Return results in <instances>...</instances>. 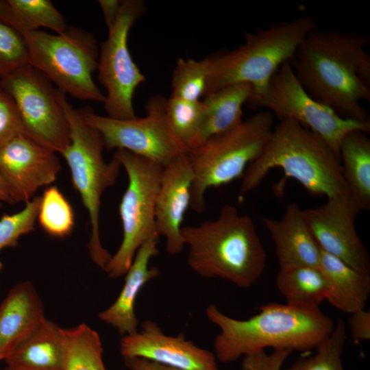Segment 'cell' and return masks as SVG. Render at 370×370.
Returning a JSON list of instances; mask_svg holds the SVG:
<instances>
[{
  "label": "cell",
  "instance_id": "obj_1",
  "mask_svg": "<svg viewBox=\"0 0 370 370\" xmlns=\"http://www.w3.org/2000/svg\"><path fill=\"white\" fill-rule=\"evenodd\" d=\"M368 35L334 29L310 32L289 64L299 83L316 101L343 118L370 122L362 101L370 102Z\"/></svg>",
  "mask_w": 370,
  "mask_h": 370
},
{
  "label": "cell",
  "instance_id": "obj_2",
  "mask_svg": "<svg viewBox=\"0 0 370 370\" xmlns=\"http://www.w3.org/2000/svg\"><path fill=\"white\" fill-rule=\"evenodd\" d=\"M258 309L256 314L239 320L227 316L215 304L207 307V318L220 329L213 347L221 362H232L268 347L308 352L316 349L335 326L319 308L270 303Z\"/></svg>",
  "mask_w": 370,
  "mask_h": 370
},
{
  "label": "cell",
  "instance_id": "obj_3",
  "mask_svg": "<svg viewBox=\"0 0 370 370\" xmlns=\"http://www.w3.org/2000/svg\"><path fill=\"white\" fill-rule=\"evenodd\" d=\"M275 168L312 196L352 195L339 157L319 135L296 121L283 119L274 126L262 153L242 177L241 196L256 189Z\"/></svg>",
  "mask_w": 370,
  "mask_h": 370
},
{
  "label": "cell",
  "instance_id": "obj_4",
  "mask_svg": "<svg viewBox=\"0 0 370 370\" xmlns=\"http://www.w3.org/2000/svg\"><path fill=\"white\" fill-rule=\"evenodd\" d=\"M187 262L203 278H220L241 288L251 286L266 267L267 253L253 219L225 204L214 220L182 226Z\"/></svg>",
  "mask_w": 370,
  "mask_h": 370
},
{
  "label": "cell",
  "instance_id": "obj_5",
  "mask_svg": "<svg viewBox=\"0 0 370 370\" xmlns=\"http://www.w3.org/2000/svg\"><path fill=\"white\" fill-rule=\"evenodd\" d=\"M317 28L312 16L275 23L246 33L245 42L234 49L206 57L208 78L205 96L238 83L252 86L251 97L262 93L276 71L293 59L306 36Z\"/></svg>",
  "mask_w": 370,
  "mask_h": 370
},
{
  "label": "cell",
  "instance_id": "obj_6",
  "mask_svg": "<svg viewBox=\"0 0 370 370\" xmlns=\"http://www.w3.org/2000/svg\"><path fill=\"white\" fill-rule=\"evenodd\" d=\"M58 96L71 129V143L60 154L66 162L73 186L88 214L89 254L92 261L104 269L112 256L103 247L99 236L101 200L104 191L116 183L122 166L114 156L108 162L105 160V144L101 134L84 121L79 110L74 108L58 89Z\"/></svg>",
  "mask_w": 370,
  "mask_h": 370
},
{
  "label": "cell",
  "instance_id": "obj_7",
  "mask_svg": "<svg viewBox=\"0 0 370 370\" xmlns=\"http://www.w3.org/2000/svg\"><path fill=\"white\" fill-rule=\"evenodd\" d=\"M274 117L269 111H260L188 151L193 173L190 207L195 212L205 211L208 188L243 177L268 142L275 126Z\"/></svg>",
  "mask_w": 370,
  "mask_h": 370
},
{
  "label": "cell",
  "instance_id": "obj_8",
  "mask_svg": "<svg viewBox=\"0 0 370 370\" xmlns=\"http://www.w3.org/2000/svg\"><path fill=\"white\" fill-rule=\"evenodd\" d=\"M29 63L65 95L83 101L104 103L105 95L94 82L99 48L95 36L79 27L68 26L60 34L40 29L23 36Z\"/></svg>",
  "mask_w": 370,
  "mask_h": 370
},
{
  "label": "cell",
  "instance_id": "obj_9",
  "mask_svg": "<svg viewBox=\"0 0 370 370\" xmlns=\"http://www.w3.org/2000/svg\"><path fill=\"white\" fill-rule=\"evenodd\" d=\"M113 156L124 167L128 177L119 207L122 242L103 269L110 278L116 279L126 273L140 246L158 235L155 207L163 167L122 149H116Z\"/></svg>",
  "mask_w": 370,
  "mask_h": 370
},
{
  "label": "cell",
  "instance_id": "obj_10",
  "mask_svg": "<svg viewBox=\"0 0 370 370\" xmlns=\"http://www.w3.org/2000/svg\"><path fill=\"white\" fill-rule=\"evenodd\" d=\"M246 104L251 108L268 109L279 120L296 121L319 135L339 157L342 138L349 132H370V122L341 117L306 91L297 79L289 62L283 64L259 95L250 97Z\"/></svg>",
  "mask_w": 370,
  "mask_h": 370
},
{
  "label": "cell",
  "instance_id": "obj_11",
  "mask_svg": "<svg viewBox=\"0 0 370 370\" xmlns=\"http://www.w3.org/2000/svg\"><path fill=\"white\" fill-rule=\"evenodd\" d=\"M166 99L151 97L144 117L116 119L78 109L84 121L102 136L107 149H122L163 166L188 151L173 132L166 114Z\"/></svg>",
  "mask_w": 370,
  "mask_h": 370
},
{
  "label": "cell",
  "instance_id": "obj_12",
  "mask_svg": "<svg viewBox=\"0 0 370 370\" xmlns=\"http://www.w3.org/2000/svg\"><path fill=\"white\" fill-rule=\"evenodd\" d=\"M14 99L27 136L61 153L71 143V129L58 89L42 72L25 64L0 81Z\"/></svg>",
  "mask_w": 370,
  "mask_h": 370
},
{
  "label": "cell",
  "instance_id": "obj_13",
  "mask_svg": "<svg viewBox=\"0 0 370 370\" xmlns=\"http://www.w3.org/2000/svg\"><path fill=\"white\" fill-rule=\"evenodd\" d=\"M145 10L142 0H123L116 21L108 28L106 40L101 43L98 79L107 92L105 110L112 119L136 116L133 97L146 79L131 56L127 39L131 27Z\"/></svg>",
  "mask_w": 370,
  "mask_h": 370
},
{
  "label": "cell",
  "instance_id": "obj_14",
  "mask_svg": "<svg viewBox=\"0 0 370 370\" xmlns=\"http://www.w3.org/2000/svg\"><path fill=\"white\" fill-rule=\"evenodd\" d=\"M360 210L356 199L345 195L327 199L323 204L302 210V215L321 250L360 272L370 274L369 255L355 227Z\"/></svg>",
  "mask_w": 370,
  "mask_h": 370
},
{
  "label": "cell",
  "instance_id": "obj_15",
  "mask_svg": "<svg viewBox=\"0 0 370 370\" xmlns=\"http://www.w3.org/2000/svg\"><path fill=\"white\" fill-rule=\"evenodd\" d=\"M57 153L20 135L0 149V177L12 204L30 201L54 182L62 166Z\"/></svg>",
  "mask_w": 370,
  "mask_h": 370
},
{
  "label": "cell",
  "instance_id": "obj_16",
  "mask_svg": "<svg viewBox=\"0 0 370 370\" xmlns=\"http://www.w3.org/2000/svg\"><path fill=\"white\" fill-rule=\"evenodd\" d=\"M142 328L121 340L123 357H140L180 370H218L214 354L182 334L168 336L151 320L144 321Z\"/></svg>",
  "mask_w": 370,
  "mask_h": 370
},
{
  "label": "cell",
  "instance_id": "obj_17",
  "mask_svg": "<svg viewBox=\"0 0 370 370\" xmlns=\"http://www.w3.org/2000/svg\"><path fill=\"white\" fill-rule=\"evenodd\" d=\"M193 180L192 167L186 154H182L163 166L155 207L156 230L166 238V251L180 253L184 246L182 223L190 206Z\"/></svg>",
  "mask_w": 370,
  "mask_h": 370
},
{
  "label": "cell",
  "instance_id": "obj_18",
  "mask_svg": "<svg viewBox=\"0 0 370 370\" xmlns=\"http://www.w3.org/2000/svg\"><path fill=\"white\" fill-rule=\"evenodd\" d=\"M159 238L152 236L140 246L125 274V282L116 299L98 314L99 319L116 329L121 335L138 331V320L134 310L136 298L142 288L160 273L158 268L149 265L151 258L159 253Z\"/></svg>",
  "mask_w": 370,
  "mask_h": 370
},
{
  "label": "cell",
  "instance_id": "obj_19",
  "mask_svg": "<svg viewBox=\"0 0 370 370\" xmlns=\"http://www.w3.org/2000/svg\"><path fill=\"white\" fill-rule=\"evenodd\" d=\"M271 234L280 269L298 267H318L320 248L310 234L295 202L286 208L280 219L262 218Z\"/></svg>",
  "mask_w": 370,
  "mask_h": 370
},
{
  "label": "cell",
  "instance_id": "obj_20",
  "mask_svg": "<svg viewBox=\"0 0 370 370\" xmlns=\"http://www.w3.org/2000/svg\"><path fill=\"white\" fill-rule=\"evenodd\" d=\"M45 318L38 292L29 282L14 285L0 304V362Z\"/></svg>",
  "mask_w": 370,
  "mask_h": 370
},
{
  "label": "cell",
  "instance_id": "obj_21",
  "mask_svg": "<svg viewBox=\"0 0 370 370\" xmlns=\"http://www.w3.org/2000/svg\"><path fill=\"white\" fill-rule=\"evenodd\" d=\"M62 328L46 317L4 360L10 370H65Z\"/></svg>",
  "mask_w": 370,
  "mask_h": 370
},
{
  "label": "cell",
  "instance_id": "obj_22",
  "mask_svg": "<svg viewBox=\"0 0 370 370\" xmlns=\"http://www.w3.org/2000/svg\"><path fill=\"white\" fill-rule=\"evenodd\" d=\"M319 269L328 284L326 300L352 314L365 309L370 293V274L360 272L320 249Z\"/></svg>",
  "mask_w": 370,
  "mask_h": 370
},
{
  "label": "cell",
  "instance_id": "obj_23",
  "mask_svg": "<svg viewBox=\"0 0 370 370\" xmlns=\"http://www.w3.org/2000/svg\"><path fill=\"white\" fill-rule=\"evenodd\" d=\"M252 92L250 84L238 83L206 95L202 100L203 123L193 149L240 125L243 121V106L251 97Z\"/></svg>",
  "mask_w": 370,
  "mask_h": 370
},
{
  "label": "cell",
  "instance_id": "obj_24",
  "mask_svg": "<svg viewBox=\"0 0 370 370\" xmlns=\"http://www.w3.org/2000/svg\"><path fill=\"white\" fill-rule=\"evenodd\" d=\"M360 130L347 133L339 146L343 174L361 210L370 208V139Z\"/></svg>",
  "mask_w": 370,
  "mask_h": 370
},
{
  "label": "cell",
  "instance_id": "obj_25",
  "mask_svg": "<svg viewBox=\"0 0 370 370\" xmlns=\"http://www.w3.org/2000/svg\"><path fill=\"white\" fill-rule=\"evenodd\" d=\"M276 286L287 304L301 308H319L328 294V282L318 267L280 269Z\"/></svg>",
  "mask_w": 370,
  "mask_h": 370
},
{
  "label": "cell",
  "instance_id": "obj_26",
  "mask_svg": "<svg viewBox=\"0 0 370 370\" xmlns=\"http://www.w3.org/2000/svg\"><path fill=\"white\" fill-rule=\"evenodd\" d=\"M65 342V370H106L98 333L85 323L62 328Z\"/></svg>",
  "mask_w": 370,
  "mask_h": 370
},
{
  "label": "cell",
  "instance_id": "obj_27",
  "mask_svg": "<svg viewBox=\"0 0 370 370\" xmlns=\"http://www.w3.org/2000/svg\"><path fill=\"white\" fill-rule=\"evenodd\" d=\"M37 221L48 234L58 238L69 236L75 226L71 205L55 186L45 189L40 197Z\"/></svg>",
  "mask_w": 370,
  "mask_h": 370
},
{
  "label": "cell",
  "instance_id": "obj_28",
  "mask_svg": "<svg viewBox=\"0 0 370 370\" xmlns=\"http://www.w3.org/2000/svg\"><path fill=\"white\" fill-rule=\"evenodd\" d=\"M166 114L176 138L188 151L193 149L203 123L202 101L171 96L166 101Z\"/></svg>",
  "mask_w": 370,
  "mask_h": 370
},
{
  "label": "cell",
  "instance_id": "obj_29",
  "mask_svg": "<svg viewBox=\"0 0 370 370\" xmlns=\"http://www.w3.org/2000/svg\"><path fill=\"white\" fill-rule=\"evenodd\" d=\"M347 340L345 324L338 319L330 335L316 348L313 356L300 358L285 370H345L342 356Z\"/></svg>",
  "mask_w": 370,
  "mask_h": 370
},
{
  "label": "cell",
  "instance_id": "obj_30",
  "mask_svg": "<svg viewBox=\"0 0 370 370\" xmlns=\"http://www.w3.org/2000/svg\"><path fill=\"white\" fill-rule=\"evenodd\" d=\"M208 78L205 58L201 60L179 58L173 73L171 96L187 101H199L205 96Z\"/></svg>",
  "mask_w": 370,
  "mask_h": 370
},
{
  "label": "cell",
  "instance_id": "obj_31",
  "mask_svg": "<svg viewBox=\"0 0 370 370\" xmlns=\"http://www.w3.org/2000/svg\"><path fill=\"white\" fill-rule=\"evenodd\" d=\"M27 33L46 27L60 34L68 26L49 0H8Z\"/></svg>",
  "mask_w": 370,
  "mask_h": 370
},
{
  "label": "cell",
  "instance_id": "obj_32",
  "mask_svg": "<svg viewBox=\"0 0 370 370\" xmlns=\"http://www.w3.org/2000/svg\"><path fill=\"white\" fill-rule=\"evenodd\" d=\"M40 197H34L25 206L12 214L0 219V251L18 245L20 238L34 230Z\"/></svg>",
  "mask_w": 370,
  "mask_h": 370
},
{
  "label": "cell",
  "instance_id": "obj_33",
  "mask_svg": "<svg viewBox=\"0 0 370 370\" xmlns=\"http://www.w3.org/2000/svg\"><path fill=\"white\" fill-rule=\"evenodd\" d=\"M24 37L0 20V81L19 67L29 64Z\"/></svg>",
  "mask_w": 370,
  "mask_h": 370
},
{
  "label": "cell",
  "instance_id": "obj_34",
  "mask_svg": "<svg viewBox=\"0 0 370 370\" xmlns=\"http://www.w3.org/2000/svg\"><path fill=\"white\" fill-rule=\"evenodd\" d=\"M20 135L27 136L16 103L0 86V149Z\"/></svg>",
  "mask_w": 370,
  "mask_h": 370
},
{
  "label": "cell",
  "instance_id": "obj_35",
  "mask_svg": "<svg viewBox=\"0 0 370 370\" xmlns=\"http://www.w3.org/2000/svg\"><path fill=\"white\" fill-rule=\"evenodd\" d=\"M292 353L286 349H274L271 354L264 350L243 356L242 370H280L282 365Z\"/></svg>",
  "mask_w": 370,
  "mask_h": 370
},
{
  "label": "cell",
  "instance_id": "obj_36",
  "mask_svg": "<svg viewBox=\"0 0 370 370\" xmlns=\"http://www.w3.org/2000/svg\"><path fill=\"white\" fill-rule=\"evenodd\" d=\"M349 328L354 343L370 339V311L365 309L351 314L348 319Z\"/></svg>",
  "mask_w": 370,
  "mask_h": 370
},
{
  "label": "cell",
  "instance_id": "obj_37",
  "mask_svg": "<svg viewBox=\"0 0 370 370\" xmlns=\"http://www.w3.org/2000/svg\"><path fill=\"white\" fill-rule=\"evenodd\" d=\"M130 370H180L140 357H123Z\"/></svg>",
  "mask_w": 370,
  "mask_h": 370
},
{
  "label": "cell",
  "instance_id": "obj_38",
  "mask_svg": "<svg viewBox=\"0 0 370 370\" xmlns=\"http://www.w3.org/2000/svg\"><path fill=\"white\" fill-rule=\"evenodd\" d=\"M0 20L15 29L23 36L27 34L8 0H0Z\"/></svg>",
  "mask_w": 370,
  "mask_h": 370
},
{
  "label": "cell",
  "instance_id": "obj_39",
  "mask_svg": "<svg viewBox=\"0 0 370 370\" xmlns=\"http://www.w3.org/2000/svg\"><path fill=\"white\" fill-rule=\"evenodd\" d=\"M97 2L103 12L106 25L110 28L116 20L123 1L99 0Z\"/></svg>",
  "mask_w": 370,
  "mask_h": 370
},
{
  "label": "cell",
  "instance_id": "obj_40",
  "mask_svg": "<svg viewBox=\"0 0 370 370\" xmlns=\"http://www.w3.org/2000/svg\"><path fill=\"white\" fill-rule=\"evenodd\" d=\"M3 203L12 204L7 188L0 177V208Z\"/></svg>",
  "mask_w": 370,
  "mask_h": 370
},
{
  "label": "cell",
  "instance_id": "obj_41",
  "mask_svg": "<svg viewBox=\"0 0 370 370\" xmlns=\"http://www.w3.org/2000/svg\"><path fill=\"white\" fill-rule=\"evenodd\" d=\"M2 268H3V263H2V262L0 260V270H1Z\"/></svg>",
  "mask_w": 370,
  "mask_h": 370
},
{
  "label": "cell",
  "instance_id": "obj_42",
  "mask_svg": "<svg viewBox=\"0 0 370 370\" xmlns=\"http://www.w3.org/2000/svg\"><path fill=\"white\" fill-rule=\"evenodd\" d=\"M3 370H10V369L5 367Z\"/></svg>",
  "mask_w": 370,
  "mask_h": 370
},
{
  "label": "cell",
  "instance_id": "obj_43",
  "mask_svg": "<svg viewBox=\"0 0 370 370\" xmlns=\"http://www.w3.org/2000/svg\"></svg>",
  "mask_w": 370,
  "mask_h": 370
}]
</instances>
